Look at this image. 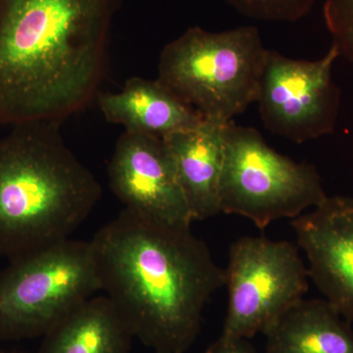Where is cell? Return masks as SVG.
<instances>
[{"label": "cell", "instance_id": "obj_18", "mask_svg": "<svg viewBox=\"0 0 353 353\" xmlns=\"http://www.w3.org/2000/svg\"><path fill=\"white\" fill-rule=\"evenodd\" d=\"M0 353H3V352H0Z\"/></svg>", "mask_w": 353, "mask_h": 353}, {"label": "cell", "instance_id": "obj_10", "mask_svg": "<svg viewBox=\"0 0 353 353\" xmlns=\"http://www.w3.org/2000/svg\"><path fill=\"white\" fill-rule=\"evenodd\" d=\"M308 274L324 299L353 322V197L327 196L290 221Z\"/></svg>", "mask_w": 353, "mask_h": 353}, {"label": "cell", "instance_id": "obj_4", "mask_svg": "<svg viewBox=\"0 0 353 353\" xmlns=\"http://www.w3.org/2000/svg\"><path fill=\"white\" fill-rule=\"evenodd\" d=\"M268 54L253 26L192 27L164 46L157 80L202 119L225 126L256 102Z\"/></svg>", "mask_w": 353, "mask_h": 353}, {"label": "cell", "instance_id": "obj_3", "mask_svg": "<svg viewBox=\"0 0 353 353\" xmlns=\"http://www.w3.org/2000/svg\"><path fill=\"white\" fill-rule=\"evenodd\" d=\"M60 124L22 123L0 139V257L8 261L69 239L101 201V183Z\"/></svg>", "mask_w": 353, "mask_h": 353}, {"label": "cell", "instance_id": "obj_15", "mask_svg": "<svg viewBox=\"0 0 353 353\" xmlns=\"http://www.w3.org/2000/svg\"><path fill=\"white\" fill-rule=\"evenodd\" d=\"M250 19L265 22H296L305 17L317 0H225Z\"/></svg>", "mask_w": 353, "mask_h": 353}, {"label": "cell", "instance_id": "obj_12", "mask_svg": "<svg viewBox=\"0 0 353 353\" xmlns=\"http://www.w3.org/2000/svg\"><path fill=\"white\" fill-rule=\"evenodd\" d=\"M95 99L105 120L124 127L126 132L164 138L204 121L157 79L132 77L119 92H99Z\"/></svg>", "mask_w": 353, "mask_h": 353}, {"label": "cell", "instance_id": "obj_2", "mask_svg": "<svg viewBox=\"0 0 353 353\" xmlns=\"http://www.w3.org/2000/svg\"><path fill=\"white\" fill-rule=\"evenodd\" d=\"M101 290L134 339L154 353H185L202 312L226 282L190 228L155 224L123 209L90 240Z\"/></svg>", "mask_w": 353, "mask_h": 353}, {"label": "cell", "instance_id": "obj_6", "mask_svg": "<svg viewBox=\"0 0 353 353\" xmlns=\"http://www.w3.org/2000/svg\"><path fill=\"white\" fill-rule=\"evenodd\" d=\"M221 213L241 216L263 230L294 219L327 199L315 166L297 163L267 145L254 128L225 127Z\"/></svg>", "mask_w": 353, "mask_h": 353}, {"label": "cell", "instance_id": "obj_9", "mask_svg": "<svg viewBox=\"0 0 353 353\" xmlns=\"http://www.w3.org/2000/svg\"><path fill=\"white\" fill-rule=\"evenodd\" d=\"M108 175L126 210L155 224L190 228L194 219L163 139L125 131L116 143Z\"/></svg>", "mask_w": 353, "mask_h": 353}, {"label": "cell", "instance_id": "obj_13", "mask_svg": "<svg viewBox=\"0 0 353 353\" xmlns=\"http://www.w3.org/2000/svg\"><path fill=\"white\" fill-rule=\"evenodd\" d=\"M264 334L266 353H353L350 322L325 299H301Z\"/></svg>", "mask_w": 353, "mask_h": 353}, {"label": "cell", "instance_id": "obj_8", "mask_svg": "<svg viewBox=\"0 0 353 353\" xmlns=\"http://www.w3.org/2000/svg\"><path fill=\"white\" fill-rule=\"evenodd\" d=\"M339 57L334 46L313 61L269 50L256 101L264 127L296 143L332 134L341 105L332 75Z\"/></svg>", "mask_w": 353, "mask_h": 353}, {"label": "cell", "instance_id": "obj_5", "mask_svg": "<svg viewBox=\"0 0 353 353\" xmlns=\"http://www.w3.org/2000/svg\"><path fill=\"white\" fill-rule=\"evenodd\" d=\"M101 290L90 241L69 238L0 272V341L43 336Z\"/></svg>", "mask_w": 353, "mask_h": 353}, {"label": "cell", "instance_id": "obj_17", "mask_svg": "<svg viewBox=\"0 0 353 353\" xmlns=\"http://www.w3.org/2000/svg\"><path fill=\"white\" fill-rule=\"evenodd\" d=\"M206 353H256L246 340L221 336L211 343Z\"/></svg>", "mask_w": 353, "mask_h": 353}, {"label": "cell", "instance_id": "obj_11", "mask_svg": "<svg viewBox=\"0 0 353 353\" xmlns=\"http://www.w3.org/2000/svg\"><path fill=\"white\" fill-rule=\"evenodd\" d=\"M225 126L203 121L164 137L192 219L221 213L220 181L225 160Z\"/></svg>", "mask_w": 353, "mask_h": 353}, {"label": "cell", "instance_id": "obj_7", "mask_svg": "<svg viewBox=\"0 0 353 353\" xmlns=\"http://www.w3.org/2000/svg\"><path fill=\"white\" fill-rule=\"evenodd\" d=\"M228 307L222 336L248 340L265 334L309 289L299 245L241 236L230 246L225 269Z\"/></svg>", "mask_w": 353, "mask_h": 353}, {"label": "cell", "instance_id": "obj_16", "mask_svg": "<svg viewBox=\"0 0 353 353\" xmlns=\"http://www.w3.org/2000/svg\"><path fill=\"white\" fill-rule=\"evenodd\" d=\"M324 18L332 46L353 65V0H324Z\"/></svg>", "mask_w": 353, "mask_h": 353}, {"label": "cell", "instance_id": "obj_14", "mask_svg": "<svg viewBox=\"0 0 353 353\" xmlns=\"http://www.w3.org/2000/svg\"><path fill=\"white\" fill-rule=\"evenodd\" d=\"M131 331L108 296H92L43 336L37 353H131Z\"/></svg>", "mask_w": 353, "mask_h": 353}, {"label": "cell", "instance_id": "obj_1", "mask_svg": "<svg viewBox=\"0 0 353 353\" xmlns=\"http://www.w3.org/2000/svg\"><path fill=\"white\" fill-rule=\"evenodd\" d=\"M124 0H0V124L62 123L97 99Z\"/></svg>", "mask_w": 353, "mask_h": 353}]
</instances>
